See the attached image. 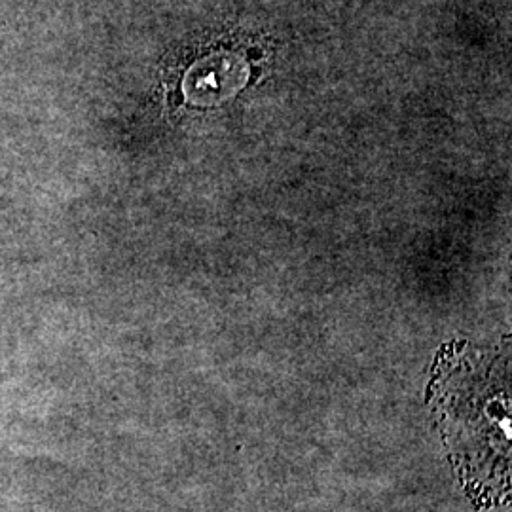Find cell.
Returning <instances> with one entry per match:
<instances>
[{
    "label": "cell",
    "mask_w": 512,
    "mask_h": 512,
    "mask_svg": "<svg viewBox=\"0 0 512 512\" xmlns=\"http://www.w3.org/2000/svg\"><path fill=\"white\" fill-rule=\"evenodd\" d=\"M249 78L247 63L236 54L220 52L200 59L184 78V95L200 107L222 105L236 97Z\"/></svg>",
    "instance_id": "cell-1"
}]
</instances>
